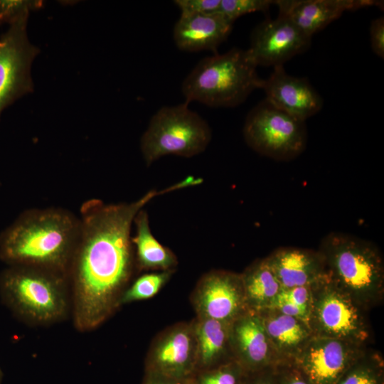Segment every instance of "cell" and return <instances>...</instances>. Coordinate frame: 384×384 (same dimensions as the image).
Masks as SVG:
<instances>
[{"label": "cell", "instance_id": "1", "mask_svg": "<svg viewBox=\"0 0 384 384\" xmlns=\"http://www.w3.org/2000/svg\"><path fill=\"white\" fill-rule=\"evenodd\" d=\"M178 188L175 183L153 189L129 203L94 198L82 204L79 238L68 270L78 328L96 327L119 306L136 267L131 230L137 214L155 197Z\"/></svg>", "mask_w": 384, "mask_h": 384}, {"label": "cell", "instance_id": "2", "mask_svg": "<svg viewBox=\"0 0 384 384\" xmlns=\"http://www.w3.org/2000/svg\"><path fill=\"white\" fill-rule=\"evenodd\" d=\"M79 217L60 208L25 210L0 234V259L19 265L68 272L78 240Z\"/></svg>", "mask_w": 384, "mask_h": 384}, {"label": "cell", "instance_id": "3", "mask_svg": "<svg viewBox=\"0 0 384 384\" xmlns=\"http://www.w3.org/2000/svg\"><path fill=\"white\" fill-rule=\"evenodd\" d=\"M318 251L329 279L366 311L384 298V260L373 242L355 235L331 232L321 240Z\"/></svg>", "mask_w": 384, "mask_h": 384}, {"label": "cell", "instance_id": "4", "mask_svg": "<svg viewBox=\"0 0 384 384\" xmlns=\"http://www.w3.org/2000/svg\"><path fill=\"white\" fill-rule=\"evenodd\" d=\"M247 49H230L200 60L181 86L186 102L211 107H233L242 103L263 79Z\"/></svg>", "mask_w": 384, "mask_h": 384}, {"label": "cell", "instance_id": "5", "mask_svg": "<svg viewBox=\"0 0 384 384\" xmlns=\"http://www.w3.org/2000/svg\"><path fill=\"white\" fill-rule=\"evenodd\" d=\"M188 104L162 107L152 116L140 140L147 166L166 155L192 157L209 145L212 137L209 124Z\"/></svg>", "mask_w": 384, "mask_h": 384}, {"label": "cell", "instance_id": "6", "mask_svg": "<svg viewBox=\"0 0 384 384\" xmlns=\"http://www.w3.org/2000/svg\"><path fill=\"white\" fill-rule=\"evenodd\" d=\"M64 274L48 270L13 265L0 274V293L17 314L37 322H49L64 314Z\"/></svg>", "mask_w": 384, "mask_h": 384}, {"label": "cell", "instance_id": "7", "mask_svg": "<svg viewBox=\"0 0 384 384\" xmlns=\"http://www.w3.org/2000/svg\"><path fill=\"white\" fill-rule=\"evenodd\" d=\"M308 324L314 336L367 346L372 330L366 311L334 285L326 275L310 285Z\"/></svg>", "mask_w": 384, "mask_h": 384}, {"label": "cell", "instance_id": "8", "mask_svg": "<svg viewBox=\"0 0 384 384\" xmlns=\"http://www.w3.org/2000/svg\"><path fill=\"white\" fill-rule=\"evenodd\" d=\"M243 136L254 151L279 161L297 157L304 151L307 139L305 121L289 114L266 100L248 113Z\"/></svg>", "mask_w": 384, "mask_h": 384}, {"label": "cell", "instance_id": "9", "mask_svg": "<svg viewBox=\"0 0 384 384\" xmlns=\"http://www.w3.org/2000/svg\"><path fill=\"white\" fill-rule=\"evenodd\" d=\"M28 16L9 25L0 37V117L6 107L33 91L31 65L40 49L28 39Z\"/></svg>", "mask_w": 384, "mask_h": 384}, {"label": "cell", "instance_id": "10", "mask_svg": "<svg viewBox=\"0 0 384 384\" xmlns=\"http://www.w3.org/2000/svg\"><path fill=\"white\" fill-rule=\"evenodd\" d=\"M145 371L189 380L197 371V342L193 321L173 324L161 331L148 351Z\"/></svg>", "mask_w": 384, "mask_h": 384}, {"label": "cell", "instance_id": "11", "mask_svg": "<svg viewBox=\"0 0 384 384\" xmlns=\"http://www.w3.org/2000/svg\"><path fill=\"white\" fill-rule=\"evenodd\" d=\"M196 316L231 324L249 311L241 274L210 270L198 281L191 299Z\"/></svg>", "mask_w": 384, "mask_h": 384}, {"label": "cell", "instance_id": "12", "mask_svg": "<svg viewBox=\"0 0 384 384\" xmlns=\"http://www.w3.org/2000/svg\"><path fill=\"white\" fill-rule=\"evenodd\" d=\"M367 348L342 339L313 336L293 363L311 384H336Z\"/></svg>", "mask_w": 384, "mask_h": 384}, {"label": "cell", "instance_id": "13", "mask_svg": "<svg viewBox=\"0 0 384 384\" xmlns=\"http://www.w3.org/2000/svg\"><path fill=\"white\" fill-rule=\"evenodd\" d=\"M311 38L287 17L278 15L257 25L250 36L247 49L257 66L277 67L306 50Z\"/></svg>", "mask_w": 384, "mask_h": 384}, {"label": "cell", "instance_id": "14", "mask_svg": "<svg viewBox=\"0 0 384 384\" xmlns=\"http://www.w3.org/2000/svg\"><path fill=\"white\" fill-rule=\"evenodd\" d=\"M230 336L233 358L247 375L278 364L257 312L249 310L232 322Z\"/></svg>", "mask_w": 384, "mask_h": 384}, {"label": "cell", "instance_id": "15", "mask_svg": "<svg viewBox=\"0 0 384 384\" xmlns=\"http://www.w3.org/2000/svg\"><path fill=\"white\" fill-rule=\"evenodd\" d=\"M260 89L274 107L303 121L318 113L323 100L306 78L287 73L283 65L274 68L270 77L262 80Z\"/></svg>", "mask_w": 384, "mask_h": 384}, {"label": "cell", "instance_id": "16", "mask_svg": "<svg viewBox=\"0 0 384 384\" xmlns=\"http://www.w3.org/2000/svg\"><path fill=\"white\" fill-rule=\"evenodd\" d=\"M275 4L278 15L287 17L311 38L346 11L371 6L383 7V3L372 0H279Z\"/></svg>", "mask_w": 384, "mask_h": 384}, {"label": "cell", "instance_id": "17", "mask_svg": "<svg viewBox=\"0 0 384 384\" xmlns=\"http://www.w3.org/2000/svg\"><path fill=\"white\" fill-rule=\"evenodd\" d=\"M233 22L219 11L181 14L174 28V39L178 49L188 52L211 50L230 35Z\"/></svg>", "mask_w": 384, "mask_h": 384}, {"label": "cell", "instance_id": "18", "mask_svg": "<svg viewBox=\"0 0 384 384\" xmlns=\"http://www.w3.org/2000/svg\"><path fill=\"white\" fill-rule=\"evenodd\" d=\"M265 259L282 289L310 286L327 275L318 250L279 247Z\"/></svg>", "mask_w": 384, "mask_h": 384}, {"label": "cell", "instance_id": "19", "mask_svg": "<svg viewBox=\"0 0 384 384\" xmlns=\"http://www.w3.org/2000/svg\"><path fill=\"white\" fill-rule=\"evenodd\" d=\"M257 313L262 319L278 364L294 363L313 337L309 324L273 308Z\"/></svg>", "mask_w": 384, "mask_h": 384}, {"label": "cell", "instance_id": "20", "mask_svg": "<svg viewBox=\"0 0 384 384\" xmlns=\"http://www.w3.org/2000/svg\"><path fill=\"white\" fill-rule=\"evenodd\" d=\"M197 342V372L234 360L230 324L196 316L193 320Z\"/></svg>", "mask_w": 384, "mask_h": 384}, {"label": "cell", "instance_id": "21", "mask_svg": "<svg viewBox=\"0 0 384 384\" xmlns=\"http://www.w3.org/2000/svg\"><path fill=\"white\" fill-rule=\"evenodd\" d=\"M134 224L136 234L132 237L135 265L139 270H174L178 265L176 255L161 245L153 235L147 212L142 209L137 214Z\"/></svg>", "mask_w": 384, "mask_h": 384}, {"label": "cell", "instance_id": "22", "mask_svg": "<svg viewBox=\"0 0 384 384\" xmlns=\"http://www.w3.org/2000/svg\"><path fill=\"white\" fill-rule=\"evenodd\" d=\"M240 274L248 310L260 312L270 308L282 287L265 257L254 261Z\"/></svg>", "mask_w": 384, "mask_h": 384}, {"label": "cell", "instance_id": "23", "mask_svg": "<svg viewBox=\"0 0 384 384\" xmlns=\"http://www.w3.org/2000/svg\"><path fill=\"white\" fill-rule=\"evenodd\" d=\"M336 384H384V360L382 356L368 348Z\"/></svg>", "mask_w": 384, "mask_h": 384}, {"label": "cell", "instance_id": "24", "mask_svg": "<svg viewBox=\"0 0 384 384\" xmlns=\"http://www.w3.org/2000/svg\"><path fill=\"white\" fill-rule=\"evenodd\" d=\"M174 272V270L158 271L140 276L124 291L119 305L154 297L167 283Z\"/></svg>", "mask_w": 384, "mask_h": 384}, {"label": "cell", "instance_id": "25", "mask_svg": "<svg viewBox=\"0 0 384 384\" xmlns=\"http://www.w3.org/2000/svg\"><path fill=\"white\" fill-rule=\"evenodd\" d=\"M247 374L232 360L215 368L197 372L193 384H245Z\"/></svg>", "mask_w": 384, "mask_h": 384}, {"label": "cell", "instance_id": "26", "mask_svg": "<svg viewBox=\"0 0 384 384\" xmlns=\"http://www.w3.org/2000/svg\"><path fill=\"white\" fill-rule=\"evenodd\" d=\"M272 4H275V1L221 0L218 11L234 23L243 15L256 11H267Z\"/></svg>", "mask_w": 384, "mask_h": 384}, {"label": "cell", "instance_id": "27", "mask_svg": "<svg viewBox=\"0 0 384 384\" xmlns=\"http://www.w3.org/2000/svg\"><path fill=\"white\" fill-rule=\"evenodd\" d=\"M43 4L41 0H0V24L11 25Z\"/></svg>", "mask_w": 384, "mask_h": 384}, {"label": "cell", "instance_id": "28", "mask_svg": "<svg viewBox=\"0 0 384 384\" xmlns=\"http://www.w3.org/2000/svg\"><path fill=\"white\" fill-rule=\"evenodd\" d=\"M221 0H176L174 4L181 14H198L217 12Z\"/></svg>", "mask_w": 384, "mask_h": 384}, {"label": "cell", "instance_id": "29", "mask_svg": "<svg viewBox=\"0 0 384 384\" xmlns=\"http://www.w3.org/2000/svg\"><path fill=\"white\" fill-rule=\"evenodd\" d=\"M279 302H291L309 311L311 302L310 286H299L282 289L273 304Z\"/></svg>", "mask_w": 384, "mask_h": 384}, {"label": "cell", "instance_id": "30", "mask_svg": "<svg viewBox=\"0 0 384 384\" xmlns=\"http://www.w3.org/2000/svg\"><path fill=\"white\" fill-rule=\"evenodd\" d=\"M277 384H311L293 363H280L273 367Z\"/></svg>", "mask_w": 384, "mask_h": 384}, {"label": "cell", "instance_id": "31", "mask_svg": "<svg viewBox=\"0 0 384 384\" xmlns=\"http://www.w3.org/2000/svg\"><path fill=\"white\" fill-rule=\"evenodd\" d=\"M370 46L373 53L384 58V18L373 19L370 25Z\"/></svg>", "mask_w": 384, "mask_h": 384}, {"label": "cell", "instance_id": "32", "mask_svg": "<svg viewBox=\"0 0 384 384\" xmlns=\"http://www.w3.org/2000/svg\"><path fill=\"white\" fill-rule=\"evenodd\" d=\"M270 308L275 309L287 316L304 321L308 324L309 311L295 304L287 302L274 303Z\"/></svg>", "mask_w": 384, "mask_h": 384}, {"label": "cell", "instance_id": "33", "mask_svg": "<svg viewBox=\"0 0 384 384\" xmlns=\"http://www.w3.org/2000/svg\"><path fill=\"white\" fill-rule=\"evenodd\" d=\"M193 379H177L156 373L145 371L142 384H193Z\"/></svg>", "mask_w": 384, "mask_h": 384}, {"label": "cell", "instance_id": "34", "mask_svg": "<svg viewBox=\"0 0 384 384\" xmlns=\"http://www.w3.org/2000/svg\"><path fill=\"white\" fill-rule=\"evenodd\" d=\"M245 384H277L273 368L247 375Z\"/></svg>", "mask_w": 384, "mask_h": 384}, {"label": "cell", "instance_id": "35", "mask_svg": "<svg viewBox=\"0 0 384 384\" xmlns=\"http://www.w3.org/2000/svg\"><path fill=\"white\" fill-rule=\"evenodd\" d=\"M1 370H0V384H1Z\"/></svg>", "mask_w": 384, "mask_h": 384}]
</instances>
